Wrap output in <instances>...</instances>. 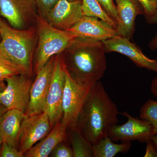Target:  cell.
I'll return each instance as SVG.
<instances>
[{
	"instance_id": "cell-1",
	"label": "cell",
	"mask_w": 157,
	"mask_h": 157,
	"mask_svg": "<svg viewBox=\"0 0 157 157\" xmlns=\"http://www.w3.org/2000/svg\"><path fill=\"white\" fill-rule=\"evenodd\" d=\"M106 50L103 41L76 38L62 54L65 68L78 84L94 85L107 69Z\"/></svg>"
},
{
	"instance_id": "cell-2",
	"label": "cell",
	"mask_w": 157,
	"mask_h": 157,
	"mask_svg": "<svg viewBox=\"0 0 157 157\" xmlns=\"http://www.w3.org/2000/svg\"><path fill=\"white\" fill-rule=\"evenodd\" d=\"M118 109L100 81L93 86L77 120L76 128L92 144L108 136L118 122Z\"/></svg>"
},
{
	"instance_id": "cell-3",
	"label": "cell",
	"mask_w": 157,
	"mask_h": 157,
	"mask_svg": "<svg viewBox=\"0 0 157 157\" xmlns=\"http://www.w3.org/2000/svg\"><path fill=\"white\" fill-rule=\"evenodd\" d=\"M0 52L15 63L23 74L32 77L38 42L36 25L25 29L11 27L0 17Z\"/></svg>"
},
{
	"instance_id": "cell-4",
	"label": "cell",
	"mask_w": 157,
	"mask_h": 157,
	"mask_svg": "<svg viewBox=\"0 0 157 157\" xmlns=\"http://www.w3.org/2000/svg\"><path fill=\"white\" fill-rule=\"evenodd\" d=\"M35 25L38 42L34 55L33 71L36 74L52 57L62 53L77 37L67 31L55 28L38 14Z\"/></svg>"
},
{
	"instance_id": "cell-5",
	"label": "cell",
	"mask_w": 157,
	"mask_h": 157,
	"mask_svg": "<svg viewBox=\"0 0 157 157\" xmlns=\"http://www.w3.org/2000/svg\"><path fill=\"white\" fill-rule=\"evenodd\" d=\"M94 85L78 84L65 68V83L63 95L62 124L67 130L76 128L78 116Z\"/></svg>"
},
{
	"instance_id": "cell-6",
	"label": "cell",
	"mask_w": 157,
	"mask_h": 157,
	"mask_svg": "<svg viewBox=\"0 0 157 157\" xmlns=\"http://www.w3.org/2000/svg\"><path fill=\"white\" fill-rule=\"evenodd\" d=\"M65 83V67L60 53L55 56L48 94L43 108V112L48 116L52 128L61 120L63 116L62 102Z\"/></svg>"
},
{
	"instance_id": "cell-7",
	"label": "cell",
	"mask_w": 157,
	"mask_h": 157,
	"mask_svg": "<svg viewBox=\"0 0 157 157\" xmlns=\"http://www.w3.org/2000/svg\"><path fill=\"white\" fill-rule=\"evenodd\" d=\"M38 14L35 0H0V15L14 28L25 29L34 26Z\"/></svg>"
},
{
	"instance_id": "cell-8",
	"label": "cell",
	"mask_w": 157,
	"mask_h": 157,
	"mask_svg": "<svg viewBox=\"0 0 157 157\" xmlns=\"http://www.w3.org/2000/svg\"><path fill=\"white\" fill-rule=\"evenodd\" d=\"M23 74L6 79V87L0 92V103L8 109H17L25 112L28 107L33 81Z\"/></svg>"
},
{
	"instance_id": "cell-9",
	"label": "cell",
	"mask_w": 157,
	"mask_h": 157,
	"mask_svg": "<svg viewBox=\"0 0 157 157\" xmlns=\"http://www.w3.org/2000/svg\"><path fill=\"white\" fill-rule=\"evenodd\" d=\"M120 113L127 117L128 121L121 125L117 124L109 130L108 136L113 141L128 142L137 140L146 143L155 135L153 128L148 122L133 117L126 111Z\"/></svg>"
},
{
	"instance_id": "cell-10",
	"label": "cell",
	"mask_w": 157,
	"mask_h": 157,
	"mask_svg": "<svg viewBox=\"0 0 157 157\" xmlns=\"http://www.w3.org/2000/svg\"><path fill=\"white\" fill-rule=\"evenodd\" d=\"M45 112L25 116L21 121L18 149L24 154L48 135L51 128Z\"/></svg>"
},
{
	"instance_id": "cell-11",
	"label": "cell",
	"mask_w": 157,
	"mask_h": 157,
	"mask_svg": "<svg viewBox=\"0 0 157 157\" xmlns=\"http://www.w3.org/2000/svg\"><path fill=\"white\" fill-rule=\"evenodd\" d=\"M84 16L82 0H59L45 18L55 28L66 31L75 25Z\"/></svg>"
},
{
	"instance_id": "cell-12",
	"label": "cell",
	"mask_w": 157,
	"mask_h": 157,
	"mask_svg": "<svg viewBox=\"0 0 157 157\" xmlns=\"http://www.w3.org/2000/svg\"><path fill=\"white\" fill-rule=\"evenodd\" d=\"M55 56L52 57L37 73L31 86L28 107L24 113L25 116L36 115L43 112Z\"/></svg>"
},
{
	"instance_id": "cell-13",
	"label": "cell",
	"mask_w": 157,
	"mask_h": 157,
	"mask_svg": "<svg viewBox=\"0 0 157 157\" xmlns=\"http://www.w3.org/2000/svg\"><path fill=\"white\" fill-rule=\"evenodd\" d=\"M106 52H116L128 57L137 67L146 68L157 73V59L149 58L130 40L116 36L103 41Z\"/></svg>"
},
{
	"instance_id": "cell-14",
	"label": "cell",
	"mask_w": 157,
	"mask_h": 157,
	"mask_svg": "<svg viewBox=\"0 0 157 157\" xmlns=\"http://www.w3.org/2000/svg\"><path fill=\"white\" fill-rule=\"evenodd\" d=\"M98 18L84 15L75 25L66 31L77 38H88L101 41L118 35L116 29Z\"/></svg>"
},
{
	"instance_id": "cell-15",
	"label": "cell",
	"mask_w": 157,
	"mask_h": 157,
	"mask_svg": "<svg viewBox=\"0 0 157 157\" xmlns=\"http://www.w3.org/2000/svg\"><path fill=\"white\" fill-rule=\"evenodd\" d=\"M115 2L118 35L130 40L135 29L136 17L142 13L143 8L137 0H115Z\"/></svg>"
},
{
	"instance_id": "cell-16",
	"label": "cell",
	"mask_w": 157,
	"mask_h": 157,
	"mask_svg": "<svg viewBox=\"0 0 157 157\" xmlns=\"http://www.w3.org/2000/svg\"><path fill=\"white\" fill-rule=\"evenodd\" d=\"M67 130L61 121L55 124L52 130L24 154L25 157H47L58 144L66 140Z\"/></svg>"
},
{
	"instance_id": "cell-17",
	"label": "cell",
	"mask_w": 157,
	"mask_h": 157,
	"mask_svg": "<svg viewBox=\"0 0 157 157\" xmlns=\"http://www.w3.org/2000/svg\"><path fill=\"white\" fill-rule=\"evenodd\" d=\"M24 113L17 109H8L0 117V132L3 142L18 149L20 132Z\"/></svg>"
},
{
	"instance_id": "cell-18",
	"label": "cell",
	"mask_w": 157,
	"mask_h": 157,
	"mask_svg": "<svg viewBox=\"0 0 157 157\" xmlns=\"http://www.w3.org/2000/svg\"><path fill=\"white\" fill-rule=\"evenodd\" d=\"M131 142L115 144L108 136L93 144L94 157H114L120 153H126L132 147Z\"/></svg>"
},
{
	"instance_id": "cell-19",
	"label": "cell",
	"mask_w": 157,
	"mask_h": 157,
	"mask_svg": "<svg viewBox=\"0 0 157 157\" xmlns=\"http://www.w3.org/2000/svg\"><path fill=\"white\" fill-rule=\"evenodd\" d=\"M73 157H94L93 144L77 128L67 131Z\"/></svg>"
},
{
	"instance_id": "cell-20",
	"label": "cell",
	"mask_w": 157,
	"mask_h": 157,
	"mask_svg": "<svg viewBox=\"0 0 157 157\" xmlns=\"http://www.w3.org/2000/svg\"><path fill=\"white\" fill-rule=\"evenodd\" d=\"M84 15L96 17L108 23L117 29V23L103 9L97 0H82Z\"/></svg>"
},
{
	"instance_id": "cell-21",
	"label": "cell",
	"mask_w": 157,
	"mask_h": 157,
	"mask_svg": "<svg viewBox=\"0 0 157 157\" xmlns=\"http://www.w3.org/2000/svg\"><path fill=\"white\" fill-rule=\"evenodd\" d=\"M140 117L141 119L148 122L157 134V100L149 99L140 108Z\"/></svg>"
},
{
	"instance_id": "cell-22",
	"label": "cell",
	"mask_w": 157,
	"mask_h": 157,
	"mask_svg": "<svg viewBox=\"0 0 157 157\" xmlns=\"http://www.w3.org/2000/svg\"><path fill=\"white\" fill-rule=\"evenodd\" d=\"M21 74L23 73L20 68L0 52V81H5L7 78Z\"/></svg>"
},
{
	"instance_id": "cell-23",
	"label": "cell",
	"mask_w": 157,
	"mask_h": 157,
	"mask_svg": "<svg viewBox=\"0 0 157 157\" xmlns=\"http://www.w3.org/2000/svg\"><path fill=\"white\" fill-rule=\"evenodd\" d=\"M140 3L147 17L152 20L157 18V0H137Z\"/></svg>"
},
{
	"instance_id": "cell-24",
	"label": "cell",
	"mask_w": 157,
	"mask_h": 157,
	"mask_svg": "<svg viewBox=\"0 0 157 157\" xmlns=\"http://www.w3.org/2000/svg\"><path fill=\"white\" fill-rule=\"evenodd\" d=\"M66 140L59 142L54 148L49 156L52 157H73L71 147L68 145Z\"/></svg>"
},
{
	"instance_id": "cell-25",
	"label": "cell",
	"mask_w": 157,
	"mask_h": 157,
	"mask_svg": "<svg viewBox=\"0 0 157 157\" xmlns=\"http://www.w3.org/2000/svg\"><path fill=\"white\" fill-rule=\"evenodd\" d=\"M36 4L38 14L44 17L46 16L55 6L59 0H35Z\"/></svg>"
},
{
	"instance_id": "cell-26",
	"label": "cell",
	"mask_w": 157,
	"mask_h": 157,
	"mask_svg": "<svg viewBox=\"0 0 157 157\" xmlns=\"http://www.w3.org/2000/svg\"><path fill=\"white\" fill-rule=\"evenodd\" d=\"M24 154L18 149L3 142L0 150V157H24Z\"/></svg>"
},
{
	"instance_id": "cell-27",
	"label": "cell",
	"mask_w": 157,
	"mask_h": 157,
	"mask_svg": "<svg viewBox=\"0 0 157 157\" xmlns=\"http://www.w3.org/2000/svg\"><path fill=\"white\" fill-rule=\"evenodd\" d=\"M97 1L108 15L117 22V12L116 6L113 2V0H97Z\"/></svg>"
},
{
	"instance_id": "cell-28",
	"label": "cell",
	"mask_w": 157,
	"mask_h": 157,
	"mask_svg": "<svg viewBox=\"0 0 157 157\" xmlns=\"http://www.w3.org/2000/svg\"><path fill=\"white\" fill-rule=\"evenodd\" d=\"M146 151L144 157H157V150L151 140L146 142Z\"/></svg>"
},
{
	"instance_id": "cell-29",
	"label": "cell",
	"mask_w": 157,
	"mask_h": 157,
	"mask_svg": "<svg viewBox=\"0 0 157 157\" xmlns=\"http://www.w3.org/2000/svg\"><path fill=\"white\" fill-rule=\"evenodd\" d=\"M151 91L152 94L157 97V77L155 78L152 81L151 86Z\"/></svg>"
},
{
	"instance_id": "cell-30",
	"label": "cell",
	"mask_w": 157,
	"mask_h": 157,
	"mask_svg": "<svg viewBox=\"0 0 157 157\" xmlns=\"http://www.w3.org/2000/svg\"><path fill=\"white\" fill-rule=\"evenodd\" d=\"M8 109L5 106L0 103V117L7 111Z\"/></svg>"
},
{
	"instance_id": "cell-31",
	"label": "cell",
	"mask_w": 157,
	"mask_h": 157,
	"mask_svg": "<svg viewBox=\"0 0 157 157\" xmlns=\"http://www.w3.org/2000/svg\"><path fill=\"white\" fill-rule=\"evenodd\" d=\"M151 140L152 141L157 150V134H155L154 135H153L151 138Z\"/></svg>"
},
{
	"instance_id": "cell-32",
	"label": "cell",
	"mask_w": 157,
	"mask_h": 157,
	"mask_svg": "<svg viewBox=\"0 0 157 157\" xmlns=\"http://www.w3.org/2000/svg\"><path fill=\"white\" fill-rule=\"evenodd\" d=\"M6 87V85L4 81H0V92L3 91Z\"/></svg>"
},
{
	"instance_id": "cell-33",
	"label": "cell",
	"mask_w": 157,
	"mask_h": 157,
	"mask_svg": "<svg viewBox=\"0 0 157 157\" xmlns=\"http://www.w3.org/2000/svg\"><path fill=\"white\" fill-rule=\"evenodd\" d=\"M3 142V138L2 137V135H1V132H0V145L2 144Z\"/></svg>"
},
{
	"instance_id": "cell-34",
	"label": "cell",
	"mask_w": 157,
	"mask_h": 157,
	"mask_svg": "<svg viewBox=\"0 0 157 157\" xmlns=\"http://www.w3.org/2000/svg\"><path fill=\"white\" fill-rule=\"evenodd\" d=\"M155 45L156 47L157 48V35L156 36V37L155 39Z\"/></svg>"
},
{
	"instance_id": "cell-35",
	"label": "cell",
	"mask_w": 157,
	"mask_h": 157,
	"mask_svg": "<svg viewBox=\"0 0 157 157\" xmlns=\"http://www.w3.org/2000/svg\"><path fill=\"white\" fill-rule=\"evenodd\" d=\"M68 1H77V0H68Z\"/></svg>"
},
{
	"instance_id": "cell-36",
	"label": "cell",
	"mask_w": 157,
	"mask_h": 157,
	"mask_svg": "<svg viewBox=\"0 0 157 157\" xmlns=\"http://www.w3.org/2000/svg\"><path fill=\"white\" fill-rule=\"evenodd\" d=\"M1 35H0V41H1Z\"/></svg>"
}]
</instances>
